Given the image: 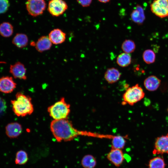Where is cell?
Segmentation results:
<instances>
[{"label": "cell", "instance_id": "1", "mask_svg": "<svg viewBox=\"0 0 168 168\" xmlns=\"http://www.w3.org/2000/svg\"><path fill=\"white\" fill-rule=\"evenodd\" d=\"M50 129L58 142L70 141L79 135H86L87 133L74 128L68 119H54L51 122Z\"/></svg>", "mask_w": 168, "mask_h": 168}, {"label": "cell", "instance_id": "2", "mask_svg": "<svg viewBox=\"0 0 168 168\" xmlns=\"http://www.w3.org/2000/svg\"><path fill=\"white\" fill-rule=\"evenodd\" d=\"M16 99L11 100L12 110L18 116L30 115L34 111L31 98L20 92L16 95Z\"/></svg>", "mask_w": 168, "mask_h": 168}, {"label": "cell", "instance_id": "3", "mask_svg": "<svg viewBox=\"0 0 168 168\" xmlns=\"http://www.w3.org/2000/svg\"><path fill=\"white\" fill-rule=\"evenodd\" d=\"M70 104L67 103L64 97L49 106L47 111L50 116L54 120L68 119L70 111Z\"/></svg>", "mask_w": 168, "mask_h": 168}, {"label": "cell", "instance_id": "4", "mask_svg": "<svg viewBox=\"0 0 168 168\" xmlns=\"http://www.w3.org/2000/svg\"><path fill=\"white\" fill-rule=\"evenodd\" d=\"M145 95L142 88L137 84L126 90L123 95V98L125 103L133 105L142 100Z\"/></svg>", "mask_w": 168, "mask_h": 168}, {"label": "cell", "instance_id": "5", "mask_svg": "<svg viewBox=\"0 0 168 168\" xmlns=\"http://www.w3.org/2000/svg\"><path fill=\"white\" fill-rule=\"evenodd\" d=\"M26 5L28 14L33 17L42 14L46 7L45 0H27Z\"/></svg>", "mask_w": 168, "mask_h": 168}, {"label": "cell", "instance_id": "6", "mask_svg": "<svg viewBox=\"0 0 168 168\" xmlns=\"http://www.w3.org/2000/svg\"><path fill=\"white\" fill-rule=\"evenodd\" d=\"M68 7L67 3L64 0H50L47 10L52 16L58 17L63 14Z\"/></svg>", "mask_w": 168, "mask_h": 168}, {"label": "cell", "instance_id": "7", "mask_svg": "<svg viewBox=\"0 0 168 168\" xmlns=\"http://www.w3.org/2000/svg\"><path fill=\"white\" fill-rule=\"evenodd\" d=\"M152 12L160 18L168 17V0H154L150 5Z\"/></svg>", "mask_w": 168, "mask_h": 168}, {"label": "cell", "instance_id": "8", "mask_svg": "<svg viewBox=\"0 0 168 168\" xmlns=\"http://www.w3.org/2000/svg\"><path fill=\"white\" fill-rule=\"evenodd\" d=\"M153 153L155 154H168V133L156 138Z\"/></svg>", "mask_w": 168, "mask_h": 168}, {"label": "cell", "instance_id": "9", "mask_svg": "<svg viewBox=\"0 0 168 168\" xmlns=\"http://www.w3.org/2000/svg\"><path fill=\"white\" fill-rule=\"evenodd\" d=\"M107 158L115 166L118 167L122 164L124 156L122 150L111 148L107 155Z\"/></svg>", "mask_w": 168, "mask_h": 168}, {"label": "cell", "instance_id": "10", "mask_svg": "<svg viewBox=\"0 0 168 168\" xmlns=\"http://www.w3.org/2000/svg\"><path fill=\"white\" fill-rule=\"evenodd\" d=\"M9 72L15 78L24 80L27 79L26 68L24 65L20 62L11 65Z\"/></svg>", "mask_w": 168, "mask_h": 168}, {"label": "cell", "instance_id": "11", "mask_svg": "<svg viewBox=\"0 0 168 168\" xmlns=\"http://www.w3.org/2000/svg\"><path fill=\"white\" fill-rule=\"evenodd\" d=\"M16 85L12 77H3L0 78V91L2 92H12L16 88Z\"/></svg>", "mask_w": 168, "mask_h": 168}, {"label": "cell", "instance_id": "12", "mask_svg": "<svg viewBox=\"0 0 168 168\" xmlns=\"http://www.w3.org/2000/svg\"><path fill=\"white\" fill-rule=\"evenodd\" d=\"M6 133L10 138H17L21 133L22 127L21 124L17 122L8 124L6 127Z\"/></svg>", "mask_w": 168, "mask_h": 168}, {"label": "cell", "instance_id": "13", "mask_svg": "<svg viewBox=\"0 0 168 168\" xmlns=\"http://www.w3.org/2000/svg\"><path fill=\"white\" fill-rule=\"evenodd\" d=\"M48 37L52 44H58L64 42L66 39V34L61 29L57 28L52 30Z\"/></svg>", "mask_w": 168, "mask_h": 168}, {"label": "cell", "instance_id": "14", "mask_svg": "<svg viewBox=\"0 0 168 168\" xmlns=\"http://www.w3.org/2000/svg\"><path fill=\"white\" fill-rule=\"evenodd\" d=\"M161 80L154 75L150 76L146 78L144 81V85L148 91H156L160 86Z\"/></svg>", "mask_w": 168, "mask_h": 168}, {"label": "cell", "instance_id": "15", "mask_svg": "<svg viewBox=\"0 0 168 168\" xmlns=\"http://www.w3.org/2000/svg\"><path fill=\"white\" fill-rule=\"evenodd\" d=\"M52 44L48 36H43L38 40L35 47L38 52L42 53L49 50L51 48Z\"/></svg>", "mask_w": 168, "mask_h": 168}, {"label": "cell", "instance_id": "16", "mask_svg": "<svg viewBox=\"0 0 168 168\" xmlns=\"http://www.w3.org/2000/svg\"><path fill=\"white\" fill-rule=\"evenodd\" d=\"M132 21L138 25H141L145 19L144 11L142 7L139 5H137L130 15Z\"/></svg>", "mask_w": 168, "mask_h": 168}, {"label": "cell", "instance_id": "17", "mask_svg": "<svg viewBox=\"0 0 168 168\" xmlns=\"http://www.w3.org/2000/svg\"><path fill=\"white\" fill-rule=\"evenodd\" d=\"M121 74L117 68H112L108 69L104 74V78L109 84H112L117 82L120 79Z\"/></svg>", "mask_w": 168, "mask_h": 168}, {"label": "cell", "instance_id": "18", "mask_svg": "<svg viewBox=\"0 0 168 168\" xmlns=\"http://www.w3.org/2000/svg\"><path fill=\"white\" fill-rule=\"evenodd\" d=\"M12 43L19 48L26 46L28 43L27 35L23 33H17L12 40Z\"/></svg>", "mask_w": 168, "mask_h": 168}, {"label": "cell", "instance_id": "19", "mask_svg": "<svg viewBox=\"0 0 168 168\" xmlns=\"http://www.w3.org/2000/svg\"><path fill=\"white\" fill-rule=\"evenodd\" d=\"M13 32V28L9 22H4L0 24V34L5 37L11 36Z\"/></svg>", "mask_w": 168, "mask_h": 168}, {"label": "cell", "instance_id": "20", "mask_svg": "<svg viewBox=\"0 0 168 168\" xmlns=\"http://www.w3.org/2000/svg\"><path fill=\"white\" fill-rule=\"evenodd\" d=\"M131 62V57L129 54L125 53L119 54L117 58V64L122 67H125L129 66Z\"/></svg>", "mask_w": 168, "mask_h": 168}, {"label": "cell", "instance_id": "21", "mask_svg": "<svg viewBox=\"0 0 168 168\" xmlns=\"http://www.w3.org/2000/svg\"><path fill=\"white\" fill-rule=\"evenodd\" d=\"M96 164L95 157L91 155H86L82 159L81 165L84 168H94Z\"/></svg>", "mask_w": 168, "mask_h": 168}, {"label": "cell", "instance_id": "22", "mask_svg": "<svg viewBox=\"0 0 168 168\" xmlns=\"http://www.w3.org/2000/svg\"><path fill=\"white\" fill-rule=\"evenodd\" d=\"M126 141L123 136H113L111 141V148L122 150L125 146Z\"/></svg>", "mask_w": 168, "mask_h": 168}, {"label": "cell", "instance_id": "23", "mask_svg": "<svg viewBox=\"0 0 168 168\" xmlns=\"http://www.w3.org/2000/svg\"><path fill=\"white\" fill-rule=\"evenodd\" d=\"M166 166L164 159L159 156L155 157L150 159L148 164L149 168H165Z\"/></svg>", "mask_w": 168, "mask_h": 168}, {"label": "cell", "instance_id": "24", "mask_svg": "<svg viewBox=\"0 0 168 168\" xmlns=\"http://www.w3.org/2000/svg\"><path fill=\"white\" fill-rule=\"evenodd\" d=\"M136 45L134 42L131 40H126L122 43L121 49L124 53L130 54L134 51Z\"/></svg>", "mask_w": 168, "mask_h": 168}, {"label": "cell", "instance_id": "25", "mask_svg": "<svg viewBox=\"0 0 168 168\" xmlns=\"http://www.w3.org/2000/svg\"><path fill=\"white\" fill-rule=\"evenodd\" d=\"M28 160V155L25 151L20 150L16 152L15 160L16 164L24 165L26 163Z\"/></svg>", "mask_w": 168, "mask_h": 168}, {"label": "cell", "instance_id": "26", "mask_svg": "<svg viewBox=\"0 0 168 168\" xmlns=\"http://www.w3.org/2000/svg\"><path fill=\"white\" fill-rule=\"evenodd\" d=\"M142 57L144 62L147 64L154 63L155 60L156 55L154 51L151 49H148L143 52Z\"/></svg>", "mask_w": 168, "mask_h": 168}, {"label": "cell", "instance_id": "27", "mask_svg": "<svg viewBox=\"0 0 168 168\" xmlns=\"http://www.w3.org/2000/svg\"><path fill=\"white\" fill-rule=\"evenodd\" d=\"M10 5L8 0H0V14L5 13Z\"/></svg>", "mask_w": 168, "mask_h": 168}, {"label": "cell", "instance_id": "28", "mask_svg": "<svg viewBox=\"0 0 168 168\" xmlns=\"http://www.w3.org/2000/svg\"><path fill=\"white\" fill-rule=\"evenodd\" d=\"M6 108L7 105L5 100L0 97V115L6 111Z\"/></svg>", "mask_w": 168, "mask_h": 168}, {"label": "cell", "instance_id": "29", "mask_svg": "<svg viewBox=\"0 0 168 168\" xmlns=\"http://www.w3.org/2000/svg\"><path fill=\"white\" fill-rule=\"evenodd\" d=\"M77 1L82 7H87L90 5L92 0H77Z\"/></svg>", "mask_w": 168, "mask_h": 168}, {"label": "cell", "instance_id": "30", "mask_svg": "<svg viewBox=\"0 0 168 168\" xmlns=\"http://www.w3.org/2000/svg\"><path fill=\"white\" fill-rule=\"evenodd\" d=\"M99 2L104 3L109 2L110 0H98Z\"/></svg>", "mask_w": 168, "mask_h": 168}, {"label": "cell", "instance_id": "31", "mask_svg": "<svg viewBox=\"0 0 168 168\" xmlns=\"http://www.w3.org/2000/svg\"></svg>", "mask_w": 168, "mask_h": 168}]
</instances>
